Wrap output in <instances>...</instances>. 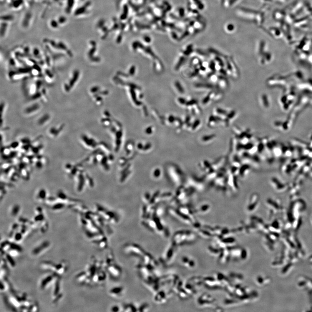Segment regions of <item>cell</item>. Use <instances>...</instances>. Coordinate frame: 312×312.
I'll return each mask as SVG.
<instances>
[{
	"mask_svg": "<svg viewBox=\"0 0 312 312\" xmlns=\"http://www.w3.org/2000/svg\"><path fill=\"white\" fill-rule=\"evenodd\" d=\"M8 291L10 293L5 296V302L10 310L23 312L39 311L37 303L26 293L16 291L11 285Z\"/></svg>",
	"mask_w": 312,
	"mask_h": 312,
	"instance_id": "cell-1",
	"label": "cell"
},
{
	"mask_svg": "<svg viewBox=\"0 0 312 312\" xmlns=\"http://www.w3.org/2000/svg\"><path fill=\"white\" fill-rule=\"evenodd\" d=\"M20 208L18 206H14L12 208L11 210V215L12 216H16L19 213Z\"/></svg>",
	"mask_w": 312,
	"mask_h": 312,
	"instance_id": "cell-14",
	"label": "cell"
},
{
	"mask_svg": "<svg viewBox=\"0 0 312 312\" xmlns=\"http://www.w3.org/2000/svg\"><path fill=\"white\" fill-rule=\"evenodd\" d=\"M170 294V291L166 287L161 288L156 292L154 296V301L158 304H163L166 302Z\"/></svg>",
	"mask_w": 312,
	"mask_h": 312,
	"instance_id": "cell-9",
	"label": "cell"
},
{
	"mask_svg": "<svg viewBox=\"0 0 312 312\" xmlns=\"http://www.w3.org/2000/svg\"><path fill=\"white\" fill-rule=\"evenodd\" d=\"M125 290V288L122 286L114 287L109 290V294L111 297L113 298H120L123 295Z\"/></svg>",
	"mask_w": 312,
	"mask_h": 312,
	"instance_id": "cell-10",
	"label": "cell"
},
{
	"mask_svg": "<svg viewBox=\"0 0 312 312\" xmlns=\"http://www.w3.org/2000/svg\"><path fill=\"white\" fill-rule=\"evenodd\" d=\"M46 196V190H39V192H37V199L39 200H44L45 199Z\"/></svg>",
	"mask_w": 312,
	"mask_h": 312,
	"instance_id": "cell-13",
	"label": "cell"
},
{
	"mask_svg": "<svg viewBox=\"0 0 312 312\" xmlns=\"http://www.w3.org/2000/svg\"><path fill=\"white\" fill-rule=\"evenodd\" d=\"M61 278V277L59 278L51 288V296L52 301L54 303H56L58 302L62 298L63 296Z\"/></svg>",
	"mask_w": 312,
	"mask_h": 312,
	"instance_id": "cell-7",
	"label": "cell"
},
{
	"mask_svg": "<svg viewBox=\"0 0 312 312\" xmlns=\"http://www.w3.org/2000/svg\"><path fill=\"white\" fill-rule=\"evenodd\" d=\"M149 305L147 303H144L139 306V307H137V312H145L149 311Z\"/></svg>",
	"mask_w": 312,
	"mask_h": 312,
	"instance_id": "cell-12",
	"label": "cell"
},
{
	"mask_svg": "<svg viewBox=\"0 0 312 312\" xmlns=\"http://www.w3.org/2000/svg\"><path fill=\"white\" fill-rule=\"evenodd\" d=\"M47 273L42 277L39 280V288L43 291L48 289L50 287H52L57 279L60 277L54 273L50 272Z\"/></svg>",
	"mask_w": 312,
	"mask_h": 312,
	"instance_id": "cell-6",
	"label": "cell"
},
{
	"mask_svg": "<svg viewBox=\"0 0 312 312\" xmlns=\"http://www.w3.org/2000/svg\"><path fill=\"white\" fill-rule=\"evenodd\" d=\"M33 223L41 233H45L48 228V223L42 210H38L35 213Z\"/></svg>",
	"mask_w": 312,
	"mask_h": 312,
	"instance_id": "cell-5",
	"label": "cell"
},
{
	"mask_svg": "<svg viewBox=\"0 0 312 312\" xmlns=\"http://www.w3.org/2000/svg\"><path fill=\"white\" fill-rule=\"evenodd\" d=\"M50 242L48 240L42 241L36 244L32 249L31 254L35 257H38L45 253L50 247Z\"/></svg>",
	"mask_w": 312,
	"mask_h": 312,
	"instance_id": "cell-8",
	"label": "cell"
},
{
	"mask_svg": "<svg viewBox=\"0 0 312 312\" xmlns=\"http://www.w3.org/2000/svg\"><path fill=\"white\" fill-rule=\"evenodd\" d=\"M122 312H137V308L132 303H127L122 306Z\"/></svg>",
	"mask_w": 312,
	"mask_h": 312,
	"instance_id": "cell-11",
	"label": "cell"
},
{
	"mask_svg": "<svg viewBox=\"0 0 312 312\" xmlns=\"http://www.w3.org/2000/svg\"><path fill=\"white\" fill-rule=\"evenodd\" d=\"M176 86H177V87H179L178 89L180 91V92H183V90H182V87H181V86H180V85L179 83H178V82H177V83H176Z\"/></svg>",
	"mask_w": 312,
	"mask_h": 312,
	"instance_id": "cell-16",
	"label": "cell"
},
{
	"mask_svg": "<svg viewBox=\"0 0 312 312\" xmlns=\"http://www.w3.org/2000/svg\"><path fill=\"white\" fill-rule=\"evenodd\" d=\"M104 265L106 272L112 278L117 280L121 278L122 273V268L116 263L112 251L108 252Z\"/></svg>",
	"mask_w": 312,
	"mask_h": 312,
	"instance_id": "cell-3",
	"label": "cell"
},
{
	"mask_svg": "<svg viewBox=\"0 0 312 312\" xmlns=\"http://www.w3.org/2000/svg\"><path fill=\"white\" fill-rule=\"evenodd\" d=\"M40 267L43 271L54 273L60 277L67 273L68 268L67 264L64 260L57 262L45 260L41 262Z\"/></svg>",
	"mask_w": 312,
	"mask_h": 312,
	"instance_id": "cell-2",
	"label": "cell"
},
{
	"mask_svg": "<svg viewBox=\"0 0 312 312\" xmlns=\"http://www.w3.org/2000/svg\"><path fill=\"white\" fill-rule=\"evenodd\" d=\"M111 311L113 312H122V306L116 305L113 306L111 308Z\"/></svg>",
	"mask_w": 312,
	"mask_h": 312,
	"instance_id": "cell-15",
	"label": "cell"
},
{
	"mask_svg": "<svg viewBox=\"0 0 312 312\" xmlns=\"http://www.w3.org/2000/svg\"><path fill=\"white\" fill-rule=\"evenodd\" d=\"M123 249L126 255L136 257L140 259L147 252L139 245L133 243L126 244L123 247Z\"/></svg>",
	"mask_w": 312,
	"mask_h": 312,
	"instance_id": "cell-4",
	"label": "cell"
}]
</instances>
